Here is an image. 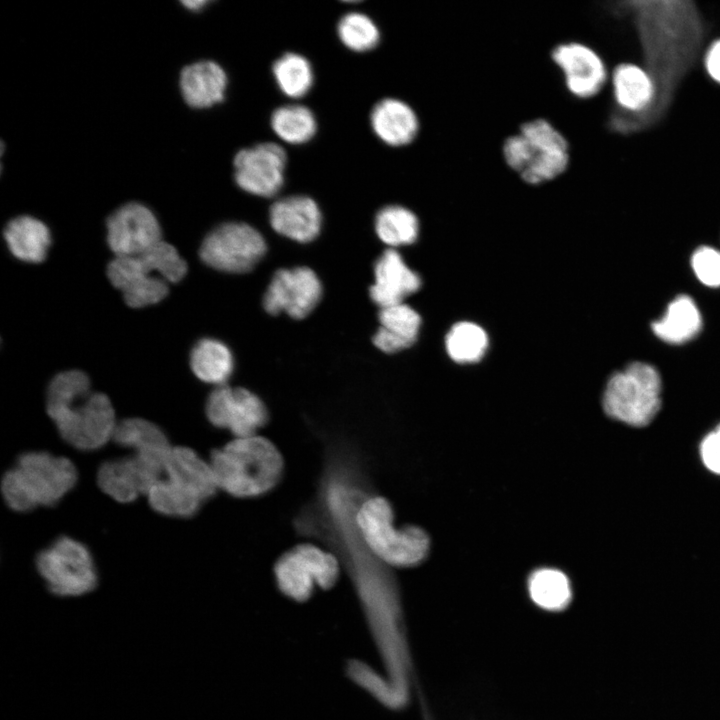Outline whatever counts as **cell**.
I'll use <instances>...</instances> for the list:
<instances>
[{"label":"cell","mask_w":720,"mask_h":720,"mask_svg":"<svg viewBox=\"0 0 720 720\" xmlns=\"http://www.w3.org/2000/svg\"><path fill=\"white\" fill-rule=\"evenodd\" d=\"M47 413L64 441L81 451H94L113 440L117 426L110 399L91 392L80 370L57 374L48 386Z\"/></svg>","instance_id":"obj_1"},{"label":"cell","mask_w":720,"mask_h":720,"mask_svg":"<svg viewBox=\"0 0 720 720\" xmlns=\"http://www.w3.org/2000/svg\"><path fill=\"white\" fill-rule=\"evenodd\" d=\"M209 463L218 488L239 498L269 492L278 484L284 468L276 445L259 435L234 438L214 449Z\"/></svg>","instance_id":"obj_2"},{"label":"cell","mask_w":720,"mask_h":720,"mask_svg":"<svg viewBox=\"0 0 720 720\" xmlns=\"http://www.w3.org/2000/svg\"><path fill=\"white\" fill-rule=\"evenodd\" d=\"M506 166L525 184L537 186L562 176L571 162L566 136L542 117L523 122L501 146Z\"/></svg>","instance_id":"obj_3"},{"label":"cell","mask_w":720,"mask_h":720,"mask_svg":"<svg viewBox=\"0 0 720 720\" xmlns=\"http://www.w3.org/2000/svg\"><path fill=\"white\" fill-rule=\"evenodd\" d=\"M78 479L73 462L44 451L25 452L3 476L1 491L8 507L28 512L57 504Z\"/></svg>","instance_id":"obj_4"},{"label":"cell","mask_w":720,"mask_h":720,"mask_svg":"<svg viewBox=\"0 0 720 720\" xmlns=\"http://www.w3.org/2000/svg\"><path fill=\"white\" fill-rule=\"evenodd\" d=\"M356 525L368 549L388 565L415 566L429 551V537L423 529L416 526L397 529L392 507L383 497H370L361 504Z\"/></svg>","instance_id":"obj_5"},{"label":"cell","mask_w":720,"mask_h":720,"mask_svg":"<svg viewBox=\"0 0 720 720\" xmlns=\"http://www.w3.org/2000/svg\"><path fill=\"white\" fill-rule=\"evenodd\" d=\"M661 379L657 370L643 362H633L614 373L603 394L606 414L632 426L649 424L661 405Z\"/></svg>","instance_id":"obj_6"},{"label":"cell","mask_w":720,"mask_h":720,"mask_svg":"<svg viewBox=\"0 0 720 720\" xmlns=\"http://www.w3.org/2000/svg\"><path fill=\"white\" fill-rule=\"evenodd\" d=\"M36 568L49 592L57 597H80L92 592L98 575L89 549L67 536L40 551Z\"/></svg>","instance_id":"obj_7"},{"label":"cell","mask_w":720,"mask_h":720,"mask_svg":"<svg viewBox=\"0 0 720 720\" xmlns=\"http://www.w3.org/2000/svg\"><path fill=\"white\" fill-rule=\"evenodd\" d=\"M276 583L282 593L307 600L314 585L331 588L340 574L337 558L314 544H299L283 553L274 564Z\"/></svg>","instance_id":"obj_8"},{"label":"cell","mask_w":720,"mask_h":720,"mask_svg":"<svg viewBox=\"0 0 720 720\" xmlns=\"http://www.w3.org/2000/svg\"><path fill=\"white\" fill-rule=\"evenodd\" d=\"M267 246L252 226L228 222L214 228L203 240L200 257L208 266L228 273L251 271L263 258Z\"/></svg>","instance_id":"obj_9"},{"label":"cell","mask_w":720,"mask_h":720,"mask_svg":"<svg viewBox=\"0 0 720 720\" xmlns=\"http://www.w3.org/2000/svg\"><path fill=\"white\" fill-rule=\"evenodd\" d=\"M551 60L561 72L568 93L579 100H591L607 89L610 78L608 65L591 45L577 40L556 44Z\"/></svg>","instance_id":"obj_10"},{"label":"cell","mask_w":720,"mask_h":720,"mask_svg":"<svg viewBox=\"0 0 720 720\" xmlns=\"http://www.w3.org/2000/svg\"><path fill=\"white\" fill-rule=\"evenodd\" d=\"M205 410L211 424L228 429L235 438L256 435L268 421L262 400L241 387L217 386L208 396Z\"/></svg>","instance_id":"obj_11"},{"label":"cell","mask_w":720,"mask_h":720,"mask_svg":"<svg viewBox=\"0 0 720 720\" xmlns=\"http://www.w3.org/2000/svg\"><path fill=\"white\" fill-rule=\"evenodd\" d=\"M287 155L273 142H264L239 150L234 157V179L244 191L272 197L284 183Z\"/></svg>","instance_id":"obj_12"},{"label":"cell","mask_w":720,"mask_h":720,"mask_svg":"<svg viewBox=\"0 0 720 720\" xmlns=\"http://www.w3.org/2000/svg\"><path fill=\"white\" fill-rule=\"evenodd\" d=\"M321 296V282L312 269H280L267 287L263 307L271 315L284 312L291 318L303 319L317 306Z\"/></svg>","instance_id":"obj_13"},{"label":"cell","mask_w":720,"mask_h":720,"mask_svg":"<svg viewBox=\"0 0 720 720\" xmlns=\"http://www.w3.org/2000/svg\"><path fill=\"white\" fill-rule=\"evenodd\" d=\"M107 243L115 256L142 254L161 238L160 224L153 212L138 202H129L107 219Z\"/></svg>","instance_id":"obj_14"},{"label":"cell","mask_w":720,"mask_h":720,"mask_svg":"<svg viewBox=\"0 0 720 720\" xmlns=\"http://www.w3.org/2000/svg\"><path fill=\"white\" fill-rule=\"evenodd\" d=\"M110 282L119 289L126 304L142 308L156 304L168 294V282L143 254L115 256L107 266Z\"/></svg>","instance_id":"obj_15"},{"label":"cell","mask_w":720,"mask_h":720,"mask_svg":"<svg viewBox=\"0 0 720 720\" xmlns=\"http://www.w3.org/2000/svg\"><path fill=\"white\" fill-rule=\"evenodd\" d=\"M164 468L135 454L105 461L97 472L101 490L120 503H131L162 479Z\"/></svg>","instance_id":"obj_16"},{"label":"cell","mask_w":720,"mask_h":720,"mask_svg":"<svg viewBox=\"0 0 720 720\" xmlns=\"http://www.w3.org/2000/svg\"><path fill=\"white\" fill-rule=\"evenodd\" d=\"M375 282L369 293L372 301L384 308L401 304L421 287V279L394 249L385 250L374 265Z\"/></svg>","instance_id":"obj_17"},{"label":"cell","mask_w":720,"mask_h":720,"mask_svg":"<svg viewBox=\"0 0 720 720\" xmlns=\"http://www.w3.org/2000/svg\"><path fill=\"white\" fill-rule=\"evenodd\" d=\"M608 89L616 106L634 114L646 111L657 95L650 72L641 64L627 60L618 62L610 70Z\"/></svg>","instance_id":"obj_18"},{"label":"cell","mask_w":720,"mask_h":720,"mask_svg":"<svg viewBox=\"0 0 720 720\" xmlns=\"http://www.w3.org/2000/svg\"><path fill=\"white\" fill-rule=\"evenodd\" d=\"M271 227L300 243L313 241L319 234L322 216L317 203L304 195H292L275 201L269 211Z\"/></svg>","instance_id":"obj_19"},{"label":"cell","mask_w":720,"mask_h":720,"mask_svg":"<svg viewBox=\"0 0 720 720\" xmlns=\"http://www.w3.org/2000/svg\"><path fill=\"white\" fill-rule=\"evenodd\" d=\"M370 123L377 137L392 147L411 144L420 130V120L414 108L394 97L383 98L373 106Z\"/></svg>","instance_id":"obj_20"},{"label":"cell","mask_w":720,"mask_h":720,"mask_svg":"<svg viewBox=\"0 0 720 720\" xmlns=\"http://www.w3.org/2000/svg\"><path fill=\"white\" fill-rule=\"evenodd\" d=\"M227 80L226 72L218 63L203 60L182 69L179 85L185 102L201 109L224 99Z\"/></svg>","instance_id":"obj_21"},{"label":"cell","mask_w":720,"mask_h":720,"mask_svg":"<svg viewBox=\"0 0 720 720\" xmlns=\"http://www.w3.org/2000/svg\"><path fill=\"white\" fill-rule=\"evenodd\" d=\"M165 475L194 492L204 502L219 489L210 463L191 448H171L165 463Z\"/></svg>","instance_id":"obj_22"},{"label":"cell","mask_w":720,"mask_h":720,"mask_svg":"<svg viewBox=\"0 0 720 720\" xmlns=\"http://www.w3.org/2000/svg\"><path fill=\"white\" fill-rule=\"evenodd\" d=\"M380 326L373 344L385 353H395L412 346L418 336L421 317L410 306L401 303L380 308Z\"/></svg>","instance_id":"obj_23"},{"label":"cell","mask_w":720,"mask_h":720,"mask_svg":"<svg viewBox=\"0 0 720 720\" xmlns=\"http://www.w3.org/2000/svg\"><path fill=\"white\" fill-rule=\"evenodd\" d=\"M113 440L134 454L165 466L171 450L168 438L156 424L142 418H127L117 423Z\"/></svg>","instance_id":"obj_24"},{"label":"cell","mask_w":720,"mask_h":720,"mask_svg":"<svg viewBox=\"0 0 720 720\" xmlns=\"http://www.w3.org/2000/svg\"><path fill=\"white\" fill-rule=\"evenodd\" d=\"M4 239L13 256L29 263L43 261L51 243L48 227L28 215L9 221L4 229Z\"/></svg>","instance_id":"obj_25"},{"label":"cell","mask_w":720,"mask_h":720,"mask_svg":"<svg viewBox=\"0 0 720 720\" xmlns=\"http://www.w3.org/2000/svg\"><path fill=\"white\" fill-rule=\"evenodd\" d=\"M701 325V315L693 299L679 295L668 305L665 315L651 324V328L661 340L680 344L693 338Z\"/></svg>","instance_id":"obj_26"},{"label":"cell","mask_w":720,"mask_h":720,"mask_svg":"<svg viewBox=\"0 0 720 720\" xmlns=\"http://www.w3.org/2000/svg\"><path fill=\"white\" fill-rule=\"evenodd\" d=\"M190 365L193 373L201 381L222 386L233 371V357L224 343L205 338L193 347Z\"/></svg>","instance_id":"obj_27"},{"label":"cell","mask_w":720,"mask_h":720,"mask_svg":"<svg viewBox=\"0 0 720 720\" xmlns=\"http://www.w3.org/2000/svg\"><path fill=\"white\" fill-rule=\"evenodd\" d=\"M528 592L532 601L548 611H560L568 606L572 590L568 577L560 570L541 568L528 579Z\"/></svg>","instance_id":"obj_28"},{"label":"cell","mask_w":720,"mask_h":720,"mask_svg":"<svg viewBox=\"0 0 720 720\" xmlns=\"http://www.w3.org/2000/svg\"><path fill=\"white\" fill-rule=\"evenodd\" d=\"M147 497L154 511L180 518L193 516L204 503L194 492L166 477L149 490Z\"/></svg>","instance_id":"obj_29"},{"label":"cell","mask_w":720,"mask_h":720,"mask_svg":"<svg viewBox=\"0 0 720 720\" xmlns=\"http://www.w3.org/2000/svg\"><path fill=\"white\" fill-rule=\"evenodd\" d=\"M375 230L380 240L390 247L410 245L418 237L419 220L410 209L391 204L377 212Z\"/></svg>","instance_id":"obj_30"},{"label":"cell","mask_w":720,"mask_h":720,"mask_svg":"<svg viewBox=\"0 0 720 720\" xmlns=\"http://www.w3.org/2000/svg\"><path fill=\"white\" fill-rule=\"evenodd\" d=\"M273 131L285 142L302 144L309 141L317 130L313 112L301 104H286L271 115Z\"/></svg>","instance_id":"obj_31"},{"label":"cell","mask_w":720,"mask_h":720,"mask_svg":"<svg viewBox=\"0 0 720 720\" xmlns=\"http://www.w3.org/2000/svg\"><path fill=\"white\" fill-rule=\"evenodd\" d=\"M449 357L460 364L479 361L488 347V336L479 325L462 321L454 324L445 338Z\"/></svg>","instance_id":"obj_32"},{"label":"cell","mask_w":720,"mask_h":720,"mask_svg":"<svg viewBox=\"0 0 720 720\" xmlns=\"http://www.w3.org/2000/svg\"><path fill=\"white\" fill-rule=\"evenodd\" d=\"M272 72L280 90L292 98L306 95L313 85L312 66L306 57L298 53L281 55L274 61Z\"/></svg>","instance_id":"obj_33"},{"label":"cell","mask_w":720,"mask_h":720,"mask_svg":"<svg viewBox=\"0 0 720 720\" xmlns=\"http://www.w3.org/2000/svg\"><path fill=\"white\" fill-rule=\"evenodd\" d=\"M337 33L347 48L357 52L373 49L380 40L377 25L369 16L360 12L343 15L338 21Z\"/></svg>","instance_id":"obj_34"},{"label":"cell","mask_w":720,"mask_h":720,"mask_svg":"<svg viewBox=\"0 0 720 720\" xmlns=\"http://www.w3.org/2000/svg\"><path fill=\"white\" fill-rule=\"evenodd\" d=\"M142 254L168 283L180 281L187 272V264L176 248L163 240Z\"/></svg>","instance_id":"obj_35"},{"label":"cell","mask_w":720,"mask_h":720,"mask_svg":"<svg viewBox=\"0 0 720 720\" xmlns=\"http://www.w3.org/2000/svg\"><path fill=\"white\" fill-rule=\"evenodd\" d=\"M697 278L705 285L720 286V251L707 246L698 248L691 258Z\"/></svg>","instance_id":"obj_36"},{"label":"cell","mask_w":720,"mask_h":720,"mask_svg":"<svg viewBox=\"0 0 720 720\" xmlns=\"http://www.w3.org/2000/svg\"><path fill=\"white\" fill-rule=\"evenodd\" d=\"M700 456L708 470L720 474V424L702 440Z\"/></svg>","instance_id":"obj_37"},{"label":"cell","mask_w":720,"mask_h":720,"mask_svg":"<svg viewBox=\"0 0 720 720\" xmlns=\"http://www.w3.org/2000/svg\"><path fill=\"white\" fill-rule=\"evenodd\" d=\"M702 66L709 79L720 86V36L706 46L702 55Z\"/></svg>","instance_id":"obj_38"},{"label":"cell","mask_w":720,"mask_h":720,"mask_svg":"<svg viewBox=\"0 0 720 720\" xmlns=\"http://www.w3.org/2000/svg\"><path fill=\"white\" fill-rule=\"evenodd\" d=\"M186 8L196 11L202 9L204 6H206L209 1L206 0H189V1H182L181 2Z\"/></svg>","instance_id":"obj_39"}]
</instances>
